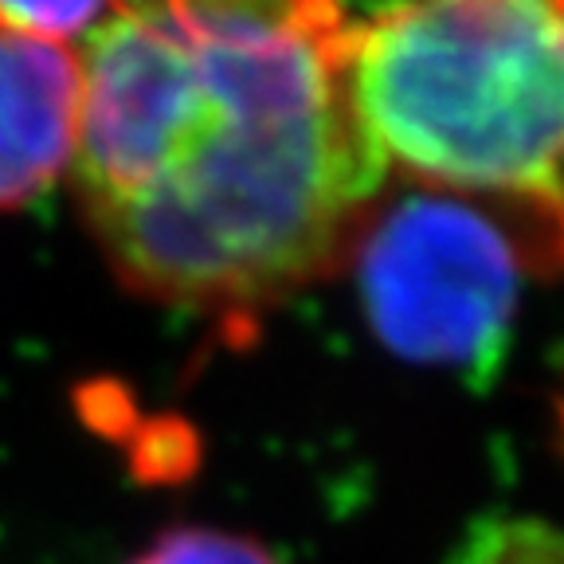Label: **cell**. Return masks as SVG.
Returning <instances> with one entry per match:
<instances>
[{
    "mask_svg": "<svg viewBox=\"0 0 564 564\" xmlns=\"http://www.w3.org/2000/svg\"><path fill=\"white\" fill-rule=\"evenodd\" d=\"M130 564H282L263 541L216 525L161 529Z\"/></svg>",
    "mask_w": 564,
    "mask_h": 564,
    "instance_id": "6",
    "label": "cell"
},
{
    "mask_svg": "<svg viewBox=\"0 0 564 564\" xmlns=\"http://www.w3.org/2000/svg\"><path fill=\"white\" fill-rule=\"evenodd\" d=\"M345 263L384 349L423 369L490 377L525 274L564 271V216L423 185L384 188Z\"/></svg>",
    "mask_w": 564,
    "mask_h": 564,
    "instance_id": "3",
    "label": "cell"
},
{
    "mask_svg": "<svg viewBox=\"0 0 564 564\" xmlns=\"http://www.w3.org/2000/svg\"><path fill=\"white\" fill-rule=\"evenodd\" d=\"M345 0H115L79 59L75 181L110 271L256 314L349 256L388 169L349 98Z\"/></svg>",
    "mask_w": 564,
    "mask_h": 564,
    "instance_id": "1",
    "label": "cell"
},
{
    "mask_svg": "<svg viewBox=\"0 0 564 564\" xmlns=\"http://www.w3.org/2000/svg\"><path fill=\"white\" fill-rule=\"evenodd\" d=\"M447 564H564V529L541 518H486L467 529Z\"/></svg>",
    "mask_w": 564,
    "mask_h": 564,
    "instance_id": "5",
    "label": "cell"
},
{
    "mask_svg": "<svg viewBox=\"0 0 564 564\" xmlns=\"http://www.w3.org/2000/svg\"><path fill=\"white\" fill-rule=\"evenodd\" d=\"M388 173L564 216V0H392L349 32Z\"/></svg>",
    "mask_w": 564,
    "mask_h": 564,
    "instance_id": "2",
    "label": "cell"
},
{
    "mask_svg": "<svg viewBox=\"0 0 564 564\" xmlns=\"http://www.w3.org/2000/svg\"><path fill=\"white\" fill-rule=\"evenodd\" d=\"M110 4L115 0H0V28L63 44L67 35L95 28Z\"/></svg>",
    "mask_w": 564,
    "mask_h": 564,
    "instance_id": "7",
    "label": "cell"
},
{
    "mask_svg": "<svg viewBox=\"0 0 564 564\" xmlns=\"http://www.w3.org/2000/svg\"><path fill=\"white\" fill-rule=\"evenodd\" d=\"M83 75L55 40L0 28V212L55 188L75 161Z\"/></svg>",
    "mask_w": 564,
    "mask_h": 564,
    "instance_id": "4",
    "label": "cell"
}]
</instances>
